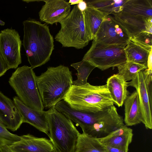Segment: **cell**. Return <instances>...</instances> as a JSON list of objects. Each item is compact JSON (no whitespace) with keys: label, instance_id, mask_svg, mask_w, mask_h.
<instances>
[{"label":"cell","instance_id":"6da1fadb","mask_svg":"<svg viewBox=\"0 0 152 152\" xmlns=\"http://www.w3.org/2000/svg\"><path fill=\"white\" fill-rule=\"evenodd\" d=\"M23 45L31 67L45 64L54 49V39L48 26L33 19L24 21Z\"/></svg>","mask_w":152,"mask_h":152},{"label":"cell","instance_id":"7a4b0ae2","mask_svg":"<svg viewBox=\"0 0 152 152\" xmlns=\"http://www.w3.org/2000/svg\"><path fill=\"white\" fill-rule=\"evenodd\" d=\"M37 86L44 107L49 109L64 99L73 85L72 72L62 65L49 67L36 76Z\"/></svg>","mask_w":152,"mask_h":152},{"label":"cell","instance_id":"3957f363","mask_svg":"<svg viewBox=\"0 0 152 152\" xmlns=\"http://www.w3.org/2000/svg\"><path fill=\"white\" fill-rule=\"evenodd\" d=\"M72 108L87 113L102 111L114 105L106 84L92 85H72L64 99Z\"/></svg>","mask_w":152,"mask_h":152},{"label":"cell","instance_id":"277c9868","mask_svg":"<svg viewBox=\"0 0 152 152\" xmlns=\"http://www.w3.org/2000/svg\"><path fill=\"white\" fill-rule=\"evenodd\" d=\"M114 16L130 38L143 32L152 34V0H127Z\"/></svg>","mask_w":152,"mask_h":152},{"label":"cell","instance_id":"5b68a950","mask_svg":"<svg viewBox=\"0 0 152 152\" xmlns=\"http://www.w3.org/2000/svg\"><path fill=\"white\" fill-rule=\"evenodd\" d=\"M45 113L48 137L56 152H74L79 132L72 121L53 106Z\"/></svg>","mask_w":152,"mask_h":152},{"label":"cell","instance_id":"8992f818","mask_svg":"<svg viewBox=\"0 0 152 152\" xmlns=\"http://www.w3.org/2000/svg\"><path fill=\"white\" fill-rule=\"evenodd\" d=\"M59 23L61 28L56 35V41L63 47L83 48L91 40L84 20L83 12L74 6L69 14Z\"/></svg>","mask_w":152,"mask_h":152},{"label":"cell","instance_id":"52a82bcc","mask_svg":"<svg viewBox=\"0 0 152 152\" xmlns=\"http://www.w3.org/2000/svg\"><path fill=\"white\" fill-rule=\"evenodd\" d=\"M36 76L31 66L24 65L17 68L12 73L9 83L24 104L42 111L44 107L37 86Z\"/></svg>","mask_w":152,"mask_h":152},{"label":"cell","instance_id":"ba28073f","mask_svg":"<svg viewBox=\"0 0 152 152\" xmlns=\"http://www.w3.org/2000/svg\"><path fill=\"white\" fill-rule=\"evenodd\" d=\"M82 60L102 71L117 67L127 61L124 47L104 45L93 40Z\"/></svg>","mask_w":152,"mask_h":152},{"label":"cell","instance_id":"9c48e42d","mask_svg":"<svg viewBox=\"0 0 152 152\" xmlns=\"http://www.w3.org/2000/svg\"><path fill=\"white\" fill-rule=\"evenodd\" d=\"M152 71L140 72L129 82L128 86L134 88L138 95L142 115V122L147 129H152Z\"/></svg>","mask_w":152,"mask_h":152},{"label":"cell","instance_id":"30bf717a","mask_svg":"<svg viewBox=\"0 0 152 152\" xmlns=\"http://www.w3.org/2000/svg\"><path fill=\"white\" fill-rule=\"evenodd\" d=\"M130 39L114 17L108 15L105 17L93 40L104 45L125 48Z\"/></svg>","mask_w":152,"mask_h":152},{"label":"cell","instance_id":"8fae6325","mask_svg":"<svg viewBox=\"0 0 152 152\" xmlns=\"http://www.w3.org/2000/svg\"><path fill=\"white\" fill-rule=\"evenodd\" d=\"M22 41L18 32L7 28L0 32V53L9 69H17L21 63Z\"/></svg>","mask_w":152,"mask_h":152},{"label":"cell","instance_id":"7c38bea8","mask_svg":"<svg viewBox=\"0 0 152 152\" xmlns=\"http://www.w3.org/2000/svg\"><path fill=\"white\" fill-rule=\"evenodd\" d=\"M45 3L39 12L40 20L53 25L59 23L70 12V5L64 0H43Z\"/></svg>","mask_w":152,"mask_h":152},{"label":"cell","instance_id":"4fadbf2b","mask_svg":"<svg viewBox=\"0 0 152 152\" xmlns=\"http://www.w3.org/2000/svg\"><path fill=\"white\" fill-rule=\"evenodd\" d=\"M23 123L14 102L0 91V124L7 129L17 131Z\"/></svg>","mask_w":152,"mask_h":152},{"label":"cell","instance_id":"5bb4252c","mask_svg":"<svg viewBox=\"0 0 152 152\" xmlns=\"http://www.w3.org/2000/svg\"><path fill=\"white\" fill-rule=\"evenodd\" d=\"M9 146L15 152H52L54 150L50 140L29 134L21 136L20 140Z\"/></svg>","mask_w":152,"mask_h":152},{"label":"cell","instance_id":"9a60e30c","mask_svg":"<svg viewBox=\"0 0 152 152\" xmlns=\"http://www.w3.org/2000/svg\"><path fill=\"white\" fill-rule=\"evenodd\" d=\"M13 100L22 117L23 123L29 124L48 136L49 127L45 111H39L27 106L17 96L14 97Z\"/></svg>","mask_w":152,"mask_h":152},{"label":"cell","instance_id":"2e32d148","mask_svg":"<svg viewBox=\"0 0 152 152\" xmlns=\"http://www.w3.org/2000/svg\"><path fill=\"white\" fill-rule=\"evenodd\" d=\"M133 135L132 129L124 125L99 139L105 145L128 151Z\"/></svg>","mask_w":152,"mask_h":152},{"label":"cell","instance_id":"e0dca14e","mask_svg":"<svg viewBox=\"0 0 152 152\" xmlns=\"http://www.w3.org/2000/svg\"><path fill=\"white\" fill-rule=\"evenodd\" d=\"M106 84L114 104L118 107L122 106L129 95L127 90L128 83L121 75L117 74L109 77Z\"/></svg>","mask_w":152,"mask_h":152},{"label":"cell","instance_id":"ac0fdd59","mask_svg":"<svg viewBox=\"0 0 152 152\" xmlns=\"http://www.w3.org/2000/svg\"><path fill=\"white\" fill-rule=\"evenodd\" d=\"M125 117L124 122L127 126L142 122V115L137 92L134 91L129 95L124 102Z\"/></svg>","mask_w":152,"mask_h":152},{"label":"cell","instance_id":"d6986e66","mask_svg":"<svg viewBox=\"0 0 152 152\" xmlns=\"http://www.w3.org/2000/svg\"><path fill=\"white\" fill-rule=\"evenodd\" d=\"M152 49L144 47L131 39L125 48L127 61H132L147 67L148 56Z\"/></svg>","mask_w":152,"mask_h":152},{"label":"cell","instance_id":"ffe728a7","mask_svg":"<svg viewBox=\"0 0 152 152\" xmlns=\"http://www.w3.org/2000/svg\"><path fill=\"white\" fill-rule=\"evenodd\" d=\"M83 12L86 27L91 40L94 39L103 20L107 15L95 9L88 7Z\"/></svg>","mask_w":152,"mask_h":152},{"label":"cell","instance_id":"44dd1931","mask_svg":"<svg viewBox=\"0 0 152 152\" xmlns=\"http://www.w3.org/2000/svg\"><path fill=\"white\" fill-rule=\"evenodd\" d=\"M74 152H107L99 139L84 133H79Z\"/></svg>","mask_w":152,"mask_h":152},{"label":"cell","instance_id":"7402d4cb","mask_svg":"<svg viewBox=\"0 0 152 152\" xmlns=\"http://www.w3.org/2000/svg\"><path fill=\"white\" fill-rule=\"evenodd\" d=\"M127 0H85L88 7L95 9L107 15L117 14L122 11Z\"/></svg>","mask_w":152,"mask_h":152},{"label":"cell","instance_id":"603a6c76","mask_svg":"<svg viewBox=\"0 0 152 152\" xmlns=\"http://www.w3.org/2000/svg\"><path fill=\"white\" fill-rule=\"evenodd\" d=\"M71 66L77 72V73H76L77 79L73 81V85L77 86L87 83V80L89 75L95 68L88 61L83 60L78 62L72 63Z\"/></svg>","mask_w":152,"mask_h":152},{"label":"cell","instance_id":"cb8c5ba5","mask_svg":"<svg viewBox=\"0 0 152 152\" xmlns=\"http://www.w3.org/2000/svg\"><path fill=\"white\" fill-rule=\"evenodd\" d=\"M117 67L118 74L121 75L126 82L132 80L138 72L147 69L144 65L129 61Z\"/></svg>","mask_w":152,"mask_h":152},{"label":"cell","instance_id":"d4e9b609","mask_svg":"<svg viewBox=\"0 0 152 152\" xmlns=\"http://www.w3.org/2000/svg\"><path fill=\"white\" fill-rule=\"evenodd\" d=\"M20 139L21 136L11 133L0 124V149L3 146H10Z\"/></svg>","mask_w":152,"mask_h":152},{"label":"cell","instance_id":"484cf974","mask_svg":"<svg viewBox=\"0 0 152 152\" xmlns=\"http://www.w3.org/2000/svg\"><path fill=\"white\" fill-rule=\"evenodd\" d=\"M130 39L144 47L152 49V34L145 32H142Z\"/></svg>","mask_w":152,"mask_h":152},{"label":"cell","instance_id":"4316f807","mask_svg":"<svg viewBox=\"0 0 152 152\" xmlns=\"http://www.w3.org/2000/svg\"><path fill=\"white\" fill-rule=\"evenodd\" d=\"M9 68L0 53V77L3 75Z\"/></svg>","mask_w":152,"mask_h":152},{"label":"cell","instance_id":"83f0119b","mask_svg":"<svg viewBox=\"0 0 152 152\" xmlns=\"http://www.w3.org/2000/svg\"><path fill=\"white\" fill-rule=\"evenodd\" d=\"M78 9L82 12H83L87 9L88 6L85 1H82L77 4Z\"/></svg>","mask_w":152,"mask_h":152},{"label":"cell","instance_id":"f1b7e54d","mask_svg":"<svg viewBox=\"0 0 152 152\" xmlns=\"http://www.w3.org/2000/svg\"><path fill=\"white\" fill-rule=\"evenodd\" d=\"M146 69L152 71V50L150 51L148 57Z\"/></svg>","mask_w":152,"mask_h":152},{"label":"cell","instance_id":"f546056e","mask_svg":"<svg viewBox=\"0 0 152 152\" xmlns=\"http://www.w3.org/2000/svg\"><path fill=\"white\" fill-rule=\"evenodd\" d=\"M107 152H128L117 148L105 145Z\"/></svg>","mask_w":152,"mask_h":152},{"label":"cell","instance_id":"4dcf8cb0","mask_svg":"<svg viewBox=\"0 0 152 152\" xmlns=\"http://www.w3.org/2000/svg\"><path fill=\"white\" fill-rule=\"evenodd\" d=\"M0 152H15L13 151L9 146L4 145L0 148Z\"/></svg>","mask_w":152,"mask_h":152},{"label":"cell","instance_id":"1f68e13d","mask_svg":"<svg viewBox=\"0 0 152 152\" xmlns=\"http://www.w3.org/2000/svg\"><path fill=\"white\" fill-rule=\"evenodd\" d=\"M82 0H70L69 2L70 4V5H76L78 4Z\"/></svg>","mask_w":152,"mask_h":152},{"label":"cell","instance_id":"d6a6232c","mask_svg":"<svg viewBox=\"0 0 152 152\" xmlns=\"http://www.w3.org/2000/svg\"><path fill=\"white\" fill-rule=\"evenodd\" d=\"M23 1L26 2V3H29L31 2H32L34 1H43V0H23L22 1Z\"/></svg>","mask_w":152,"mask_h":152},{"label":"cell","instance_id":"836d02e7","mask_svg":"<svg viewBox=\"0 0 152 152\" xmlns=\"http://www.w3.org/2000/svg\"><path fill=\"white\" fill-rule=\"evenodd\" d=\"M5 24V22L0 19V25L1 26H4Z\"/></svg>","mask_w":152,"mask_h":152},{"label":"cell","instance_id":"e575fe53","mask_svg":"<svg viewBox=\"0 0 152 152\" xmlns=\"http://www.w3.org/2000/svg\"><path fill=\"white\" fill-rule=\"evenodd\" d=\"M52 152H56L54 150V151Z\"/></svg>","mask_w":152,"mask_h":152}]
</instances>
